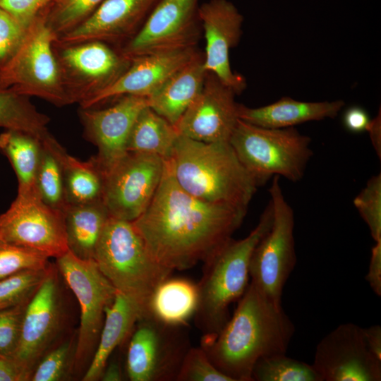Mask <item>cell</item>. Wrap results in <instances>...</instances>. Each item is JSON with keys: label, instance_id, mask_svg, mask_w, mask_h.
Segmentation results:
<instances>
[{"label": "cell", "instance_id": "47", "mask_svg": "<svg viewBox=\"0 0 381 381\" xmlns=\"http://www.w3.org/2000/svg\"><path fill=\"white\" fill-rule=\"evenodd\" d=\"M103 381H121L123 380L121 367L118 362L107 363L100 378Z\"/></svg>", "mask_w": 381, "mask_h": 381}, {"label": "cell", "instance_id": "17", "mask_svg": "<svg viewBox=\"0 0 381 381\" xmlns=\"http://www.w3.org/2000/svg\"><path fill=\"white\" fill-rule=\"evenodd\" d=\"M198 18L205 40V70L241 94L246 87L244 77L231 68L229 53L242 35L243 16L229 0H209L199 5Z\"/></svg>", "mask_w": 381, "mask_h": 381}, {"label": "cell", "instance_id": "45", "mask_svg": "<svg viewBox=\"0 0 381 381\" xmlns=\"http://www.w3.org/2000/svg\"><path fill=\"white\" fill-rule=\"evenodd\" d=\"M363 334L370 351L381 359V327L378 325L363 328Z\"/></svg>", "mask_w": 381, "mask_h": 381}, {"label": "cell", "instance_id": "41", "mask_svg": "<svg viewBox=\"0 0 381 381\" xmlns=\"http://www.w3.org/2000/svg\"><path fill=\"white\" fill-rule=\"evenodd\" d=\"M58 0H0V6L27 28L45 8Z\"/></svg>", "mask_w": 381, "mask_h": 381}, {"label": "cell", "instance_id": "12", "mask_svg": "<svg viewBox=\"0 0 381 381\" xmlns=\"http://www.w3.org/2000/svg\"><path fill=\"white\" fill-rule=\"evenodd\" d=\"M0 239L49 258L68 251L64 212L44 203L37 191L18 193L0 215Z\"/></svg>", "mask_w": 381, "mask_h": 381}, {"label": "cell", "instance_id": "35", "mask_svg": "<svg viewBox=\"0 0 381 381\" xmlns=\"http://www.w3.org/2000/svg\"><path fill=\"white\" fill-rule=\"evenodd\" d=\"M50 264L45 268L24 270L1 279L0 310L30 301L44 282Z\"/></svg>", "mask_w": 381, "mask_h": 381}, {"label": "cell", "instance_id": "11", "mask_svg": "<svg viewBox=\"0 0 381 381\" xmlns=\"http://www.w3.org/2000/svg\"><path fill=\"white\" fill-rule=\"evenodd\" d=\"M165 160L126 152L103 171V202L110 217L134 222L147 208L162 179Z\"/></svg>", "mask_w": 381, "mask_h": 381}, {"label": "cell", "instance_id": "44", "mask_svg": "<svg viewBox=\"0 0 381 381\" xmlns=\"http://www.w3.org/2000/svg\"><path fill=\"white\" fill-rule=\"evenodd\" d=\"M0 381H28V377L12 358L0 356Z\"/></svg>", "mask_w": 381, "mask_h": 381}, {"label": "cell", "instance_id": "18", "mask_svg": "<svg viewBox=\"0 0 381 381\" xmlns=\"http://www.w3.org/2000/svg\"><path fill=\"white\" fill-rule=\"evenodd\" d=\"M235 95L207 72L200 92L175 125L179 135L204 143L229 141L239 119Z\"/></svg>", "mask_w": 381, "mask_h": 381}, {"label": "cell", "instance_id": "36", "mask_svg": "<svg viewBox=\"0 0 381 381\" xmlns=\"http://www.w3.org/2000/svg\"><path fill=\"white\" fill-rule=\"evenodd\" d=\"M353 203L368 225L371 236L381 241V173L370 177Z\"/></svg>", "mask_w": 381, "mask_h": 381}, {"label": "cell", "instance_id": "20", "mask_svg": "<svg viewBox=\"0 0 381 381\" xmlns=\"http://www.w3.org/2000/svg\"><path fill=\"white\" fill-rule=\"evenodd\" d=\"M159 1L106 0L83 23L56 37L54 44L96 40L119 48L139 31Z\"/></svg>", "mask_w": 381, "mask_h": 381}, {"label": "cell", "instance_id": "32", "mask_svg": "<svg viewBox=\"0 0 381 381\" xmlns=\"http://www.w3.org/2000/svg\"><path fill=\"white\" fill-rule=\"evenodd\" d=\"M253 381H321L312 364L274 354L260 358L252 371Z\"/></svg>", "mask_w": 381, "mask_h": 381}, {"label": "cell", "instance_id": "26", "mask_svg": "<svg viewBox=\"0 0 381 381\" xmlns=\"http://www.w3.org/2000/svg\"><path fill=\"white\" fill-rule=\"evenodd\" d=\"M109 217L103 201L69 205L64 212L68 250L82 260H94Z\"/></svg>", "mask_w": 381, "mask_h": 381}, {"label": "cell", "instance_id": "40", "mask_svg": "<svg viewBox=\"0 0 381 381\" xmlns=\"http://www.w3.org/2000/svg\"><path fill=\"white\" fill-rule=\"evenodd\" d=\"M26 29L0 6V68L16 52Z\"/></svg>", "mask_w": 381, "mask_h": 381}, {"label": "cell", "instance_id": "43", "mask_svg": "<svg viewBox=\"0 0 381 381\" xmlns=\"http://www.w3.org/2000/svg\"><path fill=\"white\" fill-rule=\"evenodd\" d=\"M370 121L367 111L357 106L347 109L343 117L344 127L352 133H361L366 131Z\"/></svg>", "mask_w": 381, "mask_h": 381}, {"label": "cell", "instance_id": "19", "mask_svg": "<svg viewBox=\"0 0 381 381\" xmlns=\"http://www.w3.org/2000/svg\"><path fill=\"white\" fill-rule=\"evenodd\" d=\"M107 107L80 108L79 117L87 140L97 148L93 157L104 171L127 151L133 126L140 111L148 106L146 97L126 95Z\"/></svg>", "mask_w": 381, "mask_h": 381}, {"label": "cell", "instance_id": "46", "mask_svg": "<svg viewBox=\"0 0 381 381\" xmlns=\"http://www.w3.org/2000/svg\"><path fill=\"white\" fill-rule=\"evenodd\" d=\"M368 132L372 145L378 156L381 158V117L380 111L373 119L370 121L369 125L366 129Z\"/></svg>", "mask_w": 381, "mask_h": 381}, {"label": "cell", "instance_id": "8", "mask_svg": "<svg viewBox=\"0 0 381 381\" xmlns=\"http://www.w3.org/2000/svg\"><path fill=\"white\" fill-rule=\"evenodd\" d=\"M56 265L80 308L73 373L83 375L96 351L106 308L113 302L116 289L95 260H82L68 250L56 259Z\"/></svg>", "mask_w": 381, "mask_h": 381}, {"label": "cell", "instance_id": "14", "mask_svg": "<svg viewBox=\"0 0 381 381\" xmlns=\"http://www.w3.org/2000/svg\"><path fill=\"white\" fill-rule=\"evenodd\" d=\"M61 276L50 264L47 276L28 302L23 318L20 340L12 358L28 380L43 356L60 340L65 320Z\"/></svg>", "mask_w": 381, "mask_h": 381}, {"label": "cell", "instance_id": "42", "mask_svg": "<svg viewBox=\"0 0 381 381\" xmlns=\"http://www.w3.org/2000/svg\"><path fill=\"white\" fill-rule=\"evenodd\" d=\"M365 279L374 293L381 296V241L375 242L371 249V256Z\"/></svg>", "mask_w": 381, "mask_h": 381}, {"label": "cell", "instance_id": "5", "mask_svg": "<svg viewBox=\"0 0 381 381\" xmlns=\"http://www.w3.org/2000/svg\"><path fill=\"white\" fill-rule=\"evenodd\" d=\"M116 291L145 305L155 289L172 270L152 255L133 222L109 217L95 259Z\"/></svg>", "mask_w": 381, "mask_h": 381}, {"label": "cell", "instance_id": "3", "mask_svg": "<svg viewBox=\"0 0 381 381\" xmlns=\"http://www.w3.org/2000/svg\"><path fill=\"white\" fill-rule=\"evenodd\" d=\"M185 191L200 200L247 210L258 185L229 143H204L179 135L167 160Z\"/></svg>", "mask_w": 381, "mask_h": 381}, {"label": "cell", "instance_id": "16", "mask_svg": "<svg viewBox=\"0 0 381 381\" xmlns=\"http://www.w3.org/2000/svg\"><path fill=\"white\" fill-rule=\"evenodd\" d=\"M321 381H380L381 359L370 351L363 327L339 325L318 344L313 363Z\"/></svg>", "mask_w": 381, "mask_h": 381}, {"label": "cell", "instance_id": "21", "mask_svg": "<svg viewBox=\"0 0 381 381\" xmlns=\"http://www.w3.org/2000/svg\"><path fill=\"white\" fill-rule=\"evenodd\" d=\"M199 54L196 48H190L134 59L113 84L80 105V108L97 107L126 95L148 98Z\"/></svg>", "mask_w": 381, "mask_h": 381}, {"label": "cell", "instance_id": "27", "mask_svg": "<svg viewBox=\"0 0 381 381\" xmlns=\"http://www.w3.org/2000/svg\"><path fill=\"white\" fill-rule=\"evenodd\" d=\"M54 148L62 166L68 205L103 201L104 174L94 157L80 161L68 155L57 140Z\"/></svg>", "mask_w": 381, "mask_h": 381}, {"label": "cell", "instance_id": "2", "mask_svg": "<svg viewBox=\"0 0 381 381\" xmlns=\"http://www.w3.org/2000/svg\"><path fill=\"white\" fill-rule=\"evenodd\" d=\"M294 332L282 306L270 301L250 282L224 327L214 336L202 337L200 346L231 381H253L256 362L286 353Z\"/></svg>", "mask_w": 381, "mask_h": 381}, {"label": "cell", "instance_id": "15", "mask_svg": "<svg viewBox=\"0 0 381 381\" xmlns=\"http://www.w3.org/2000/svg\"><path fill=\"white\" fill-rule=\"evenodd\" d=\"M199 0H160L139 31L117 48L129 60L196 48L201 35Z\"/></svg>", "mask_w": 381, "mask_h": 381}, {"label": "cell", "instance_id": "6", "mask_svg": "<svg viewBox=\"0 0 381 381\" xmlns=\"http://www.w3.org/2000/svg\"><path fill=\"white\" fill-rule=\"evenodd\" d=\"M229 143L258 187L274 176L301 181L313 155L311 138L294 127L265 128L238 119Z\"/></svg>", "mask_w": 381, "mask_h": 381}, {"label": "cell", "instance_id": "1", "mask_svg": "<svg viewBox=\"0 0 381 381\" xmlns=\"http://www.w3.org/2000/svg\"><path fill=\"white\" fill-rule=\"evenodd\" d=\"M247 210L209 202L181 188L165 160L160 184L133 222L154 258L174 271L205 262L231 238Z\"/></svg>", "mask_w": 381, "mask_h": 381}, {"label": "cell", "instance_id": "22", "mask_svg": "<svg viewBox=\"0 0 381 381\" xmlns=\"http://www.w3.org/2000/svg\"><path fill=\"white\" fill-rule=\"evenodd\" d=\"M145 313V305L116 291L106 308L99 342L93 358L82 377L83 381L100 380L112 352L128 340L137 321Z\"/></svg>", "mask_w": 381, "mask_h": 381}, {"label": "cell", "instance_id": "39", "mask_svg": "<svg viewBox=\"0 0 381 381\" xmlns=\"http://www.w3.org/2000/svg\"><path fill=\"white\" fill-rule=\"evenodd\" d=\"M30 301L0 310V356L12 358L20 340L23 315Z\"/></svg>", "mask_w": 381, "mask_h": 381}, {"label": "cell", "instance_id": "33", "mask_svg": "<svg viewBox=\"0 0 381 381\" xmlns=\"http://www.w3.org/2000/svg\"><path fill=\"white\" fill-rule=\"evenodd\" d=\"M106 0H58L43 11L56 37L72 30L88 18Z\"/></svg>", "mask_w": 381, "mask_h": 381}, {"label": "cell", "instance_id": "38", "mask_svg": "<svg viewBox=\"0 0 381 381\" xmlns=\"http://www.w3.org/2000/svg\"><path fill=\"white\" fill-rule=\"evenodd\" d=\"M176 380L231 381L213 365L201 346L188 349Z\"/></svg>", "mask_w": 381, "mask_h": 381}, {"label": "cell", "instance_id": "13", "mask_svg": "<svg viewBox=\"0 0 381 381\" xmlns=\"http://www.w3.org/2000/svg\"><path fill=\"white\" fill-rule=\"evenodd\" d=\"M65 91L71 104H83L113 84L131 61L100 41L67 46L54 43Z\"/></svg>", "mask_w": 381, "mask_h": 381}, {"label": "cell", "instance_id": "37", "mask_svg": "<svg viewBox=\"0 0 381 381\" xmlns=\"http://www.w3.org/2000/svg\"><path fill=\"white\" fill-rule=\"evenodd\" d=\"M49 258L0 239V279L21 270L49 266Z\"/></svg>", "mask_w": 381, "mask_h": 381}, {"label": "cell", "instance_id": "4", "mask_svg": "<svg viewBox=\"0 0 381 381\" xmlns=\"http://www.w3.org/2000/svg\"><path fill=\"white\" fill-rule=\"evenodd\" d=\"M272 220L273 209L269 201L257 226L247 236L231 238L204 262L202 277L197 284L198 303L193 317L202 337L216 335L229 320V307L246 291L253 252L270 229Z\"/></svg>", "mask_w": 381, "mask_h": 381}, {"label": "cell", "instance_id": "29", "mask_svg": "<svg viewBox=\"0 0 381 381\" xmlns=\"http://www.w3.org/2000/svg\"><path fill=\"white\" fill-rule=\"evenodd\" d=\"M42 148L40 139L23 131L6 130L0 135V152L16 173L18 193L37 191L35 179Z\"/></svg>", "mask_w": 381, "mask_h": 381}, {"label": "cell", "instance_id": "31", "mask_svg": "<svg viewBox=\"0 0 381 381\" xmlns=\"http://www.w3.org/2000/svg\"><path fill=\"white\" fill-rule=\"evenodd\" d=\"M56 142L51 133L42 140L43 148L35 179V189L44 203L64 212L68 203L61 163L54 148Z\"/></svg>", "mask_w": 381, "mask_h": 381}, {"label": "cell", "instance_id": "30", "mask_svg": "<svg viewBox=\"0 0 381 381\" xmlns=\"http://www.w3.org/2000/svg\"><path fill=\"white\" fill-rule=\"evenodd\" d=\"M30 97L0 90V128L30 133L43 140L50 133L49 118L39 111Z\"/></svg>", "mask_w": 381, "mask_h": 381}, {"label": "cell", "instance_id": "9", "mask_svg": "<svg viewBox=\"0 0 381 381\" xmlns=\"http://www.w3.org/2000/svg\"><path fill=\"white\" fill-rule=\"evenodd\" d=\"M279 176L269 188L273 220L255 246L249 265L251 282L270 301L282 306L283 289L296 263L294 212L286 200Z\"/></svg>", "mask_w": 381, "mask_h": 381}, {"label": "cell", "instance_id": "28", "mask_svg": "<svg viewBox=\"0 0 381 381\" xmlns=\"http://www.w3.org/2000/svg\"><path fill=\"white\" fill-rule=\"evenodd\" d=\"M179 133L149 105L139 114L126 145L127 152L147 153L169 159Z\"/></svg>", "mask_w": 381, "mask_h": 381}, {"label": "cell", "instance_id": "23", "mask_svg": "<svg viewBox=\"0 0 381 381\" xmlns=\"http://www.w3.org/2000/svg\"><path fill=\"white\" fill-rule=\"evenodd\" d=\"M341 99L301 102L285 97L257 108L238 104V118L247 123L271 128L294 127L312 121L335 118L343 109Z\"/></svg>", "mask_w": 381, "mask_h": 381}, {"label": "cell", "instance_id": "7", "mask_svg": "<svg viewBox=\"0 0 381 381\" xmlns=\"http://www.w3.org/2000/svg\"><path fill=\"white\" fill-rule=\"evenodd\" d=\"M56 40L42 11L27 28L16 52L0 68V90L37 97L59 107L72 104L54 52Z\"/></svg>", "mask_w": 381, "mask_h": 381}, {"label": "cell", "instance_id": "24", "mask_svg": "<svg viewBox=\"0 0 381 381\" xmlns=\"http://www.w3.org/2000/svg\"><path fill=\"white\" fill-rule=\"evenodd\" d=\"M207 73L200 53L147 98L149 107L175 126L200 92Z\"/></svg>", "mask_w": 381, "mask_h": 381}, {"label": "cell", "instance_id": "10", "mask_svg": "<svg viewBox=\"0 0 381 381\" xmlns=\"http://www.w3.org/2000/svg\"><path fill=\"white\" fill-rule=\"evenodd\" d=\"M183 327L162 323L145 312L128 339L126 369L128 379L176 380L190 347Z\"/></svg>", "mask_w": 381, "mask_h": 381}, {"label": "cell", "instance_id": "25", "mask_svg": "<svg viewBox=\"0 0 381 381\" xmlns=\"http://www.w3.org/2000/svg\"><path fill=\"white\" fill-rule=\"evenodd\" d=\"M198 303V284L183 278L162 281L149 296L145 312L169 325L186 326Z\"/></svg>", "mask_w": 381, "mask_h": 381}, {"label": "cell", "instance_id": "34", "mask_svg": "<svg viewBox=\"0 0 381 381\" xmlns=\"http://www.w3.org/2000/svg\"><path fill=\"white\" fill-rule=\"evenodd\" d=\"M77 333L60 340L50 349L33 370L31 381H59L73 373Z\"/></svg>", "mask_w": 381, "mask_h": 381}]
</instances>
